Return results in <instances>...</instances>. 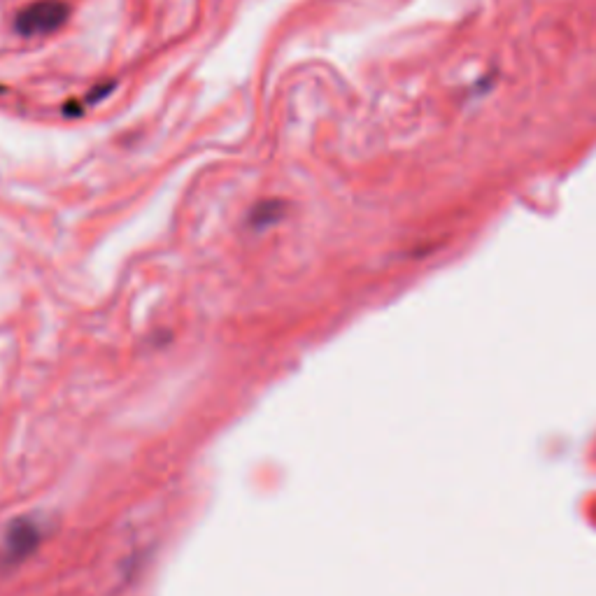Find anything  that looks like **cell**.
Here are the masks:
<instances>
[{
	"label": "cell",
	"instance_id": "obj_1",
	"mask_svg": "<svg viewBox=\"0 0 596 596\" xmlns=\"http://www.w3.org/2000/svg\"><path fill=\"white\" fill-rule=\"evenodd\" d=\"M68 14L70 7L63 0H35V3H28L17 12L14 28L26 38H38V35L59 31L66 24Z\"/></svg>",
	"mask_w": 596,
	"mask_h": 596
},
{
	"label": "cell",
	"instance_id": "obj_2",
	"mask_svg": "<svg viewBox=\"0 0 596 596\" xmlns=\"http://www.w3.org/2000/svg\"><path fill=\"white\" fill-rule=\"evenodd\" d=\"M38 541H40V534H35L33 531V522L12 524V529L7 531V538H5L7 555H12V557L26 555V552L31 550Z\"/></svg>",
	"mask_w": 596,
	"mask_h": 596
}]
</instances>
